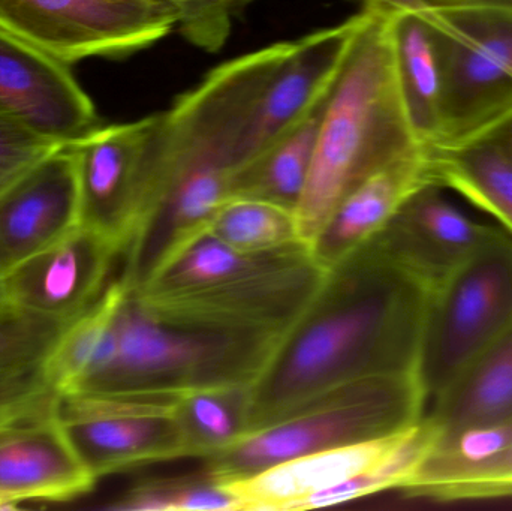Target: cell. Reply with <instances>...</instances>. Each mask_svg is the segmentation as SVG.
<instances>
[{"instance_id":"obj_1","label":"cell","mask_w":512,"mask_h":511,"mask_svg":"<svg viewBox=\"0 0 512 511\" xmlns=\"http://www.w3.org/2000/svg\"><path fill=\"white\" fill-rule=\"evenodd\" d=\"M429 297L370 242L328 269L252 384V431L334 387L417 375Z\"/></svg>"},{"instance_id":"obj_2","label":"cell","mask_w":512,"mask_h":511,"mask_svg":"<svg viewBox=\"0 0 512 511\" xmlns=\"http://www.w3.org/2000/svg\"><path fill=\"white\" fill-rule=\"evenodd\" d=\"M367 11L295 41L216 66L159 113L144 198L159 180L192 167L237 171L327 96L366 23Z\"/></svg>"},{"instance_id":"obj_3","label":"cell","mask_w":512,"mask_h":511,"mask_svg":"<svg viewBox=\"0 0 512 511\" xmlns=\"http://www.w3.org/2000/svg\"><path fill=\"white\" fill-rule=\"evenodd\" d=\"M364 8L366 23L325 99L309 180L295 210L309 245L349 192L421 147L400 93L388 9Z\"/></svg>"},{"instance_id":"obj_4","label":"cell","mask_w":512,"mask_h":511,"mask_svg":"<svg viewBox=\"0 0 512 511\" xmlns=\"http://www.w3.org/2000/svg\"><path fill=\"white\" fill-rule=\"evenodd\" d=\"M325 273L309 243L240 251L204 231L134 291L177 320L282 336L309 305Z\"/></svg>"},{"instance_id":"obj_5","label":"cell","mask_w":512,"mask_h":511,"mask_svg":"<svg viewBox=\"0 0 512 511\" xmlns=\"http://www.w3.org/2000/svg\"><path fill=\"white\" fill-rule=\"evenodd\" d=\"M282 336L233 332L177 320L126 287L113 350L78 393H168L254 384Z\"/></svg>"},{"instance_id":"obj_6","label":"cell","mask_w":512,"mask_h":511,"mask_svg":"<svg viewBox=\"0 0 512 511\" xmlns=\"http://www.w3.org/2000/svg\"><path fill=\"white\" fill-rule=\"evenodd\" d=\"M427 401L415 374L352 381L309 399L206 459V471L219 482H236L297 456L391 437L417 425Z\"/></svg>"},{"instance_id":"obj_7","label":"cell","mask_w":512,"mask_h":511,"mask_svg":"<svg viewBox=\"0 0 512 511\" xmlns=\"http://www.w3.org/2000/svg\"><path fill=\"white\" fill-rule=\"evenodd\" d=\"M512 324V236L501 230L430 293L417 378L433 399Z\"/></svg>"},{"instance_id":"obj_8","label":"cell","mask_w":512,"mask_h":511,"mask_svg":"<svg viewBox=\"0 0 512 511\" xmlns=\"http://www.w3.org/2000/svg\"><path fill=\"white\" fill-rule=\"evenodd\" d=\"M424 11L441 51L444 99L441 134L435 143H444L512 110V9Z\"/></svg>"},{"instance_id":"obj_9","label":"cell","mask_w":512,"mask_h":511,"mask_svg":"<svg viewBox=\"0 0 512 511\" xmlns=\"http://www.w3.org/2000/svg\"><path fill=\"white\" fill-rule=\"evenodd\" d=\"M177 26L176 12L153 0H0V32L68 65L131 56Z\"/></svg>"},{"instance_id":"obj_10","label":"cell","mask_w":512,"mask_h":511,"mask_svg":"<svg viewBox=\"0 0 512 511\" xmlns=\"http://www.w3.org/2000/svg\"><path fill=\"white\" fill-rule=\"evenodd\" d=\"M180 395L74 393L59 396L57 419L96 480L152 462L188 458L174 416Z\"/></svg>"},{"instance_id":"obj_11","label":"cell","mask_w":512,"mask_h":511,"mask_svg":"<svg viewBox=\"0 0 512 511\" xmlns=\"http://www.w3.org/2000/svg\"><path fill=\"white\" fill-rule=\"evenodd\" d=\"M432 401L429 455L459 464L512 443V324Z\"/></svg>"},{"instance_id":"obj_12","label":"cell","mask_w":512,"mask_h":511,"mask_svg":"<svg viewBox=\"0 0 512 511\" xmlns=\"http://www.w3.org/2000/svg\"><path fill=\"white\" fill-rule=\"evenodd\" d=\"M159 113L98 126L68 144L77 164L83 227L116 243L123 254L143 206L147 152Z\"/></svg>"},{"instance_id":"obj_13","label":"cell","mask_w":512,"mask_h":511,"mask_svg":"<svg viewBox=\"0 0 512 511\" xmlns=\"http://www.w3.org/2000/svg\"><path fill=\"white\" fill-rule=\"evenodd\" d=\"M119 258L116 243L80 225L0 276V294L27 314L68 323L107 290Z\"/></svg>"},{"instance_id":"obj_14","label":"cell","mask_w":512,"mask_h":511,"mask_svg":"<svg viewBox=\"0 0 512 511\" xmlns=\"http://www.w3.org/2000/svg\"><path fill=\"white\" fill-rule=\"evenodd\" d=\"M441 189H418L370 240L382 257L430 293L502 230L468 218Z\"/></svg>"},{"instance_id":"obj_15","label":"cell","mask_w":512,"mask_h":511,"mask_svg":"<svg viewBox=\"0 0 512 511\" xmlns=\"http://www.w3.org/2000/svg\"><path fill=\"white\" fill-rule=\"evenodd\" d=\"M68 63L0 32V113L69 144L101 126Z\"/></svg>"},{"instance_id":"obj_16","label":"cell","mask_w":512,"mask_h":511,"mask_svg":"<svg viewBox=\"0 0 512 511\" xmlns=\"http://www.w3.org/2000/svg\"><path fill=\"white\" fill-rule=\"evenodd\" d=\"M80 225L77 164L65 144L0 194V276Z\"/></svg>"},{"instance_id":"obj_17","label":"cell","mask_w":512,"mask_h":511,"mask_svg":"<svg viewBox=\"0 0 512 511\" xmlns=\"http://www.w3.org/2000/svg\"><path fill=\"white\" fill-rule=\"evenodd\" d=\"M53 413L0 428V498L68 501L95 485Z\"/></svg>"},{"instance_id":"obj_18","label":"cell","mask_w":512,"mask_h":511,"mask_svg":"<svg viewBox=\"0 0 512 511\" xmlns=\"http://www.w3.org/2000/svg\"><path fill=\"white\" fill-rule=\"evenodd\" d=\"M430 180L424 147L391 162L349 192L310 242L325 270L369 243L412 194Z\"/></svg>"},{"instance_id":"obj_19","label":"cell","mask_w":512,"mask_h":511,"mask_svg":"<svg viewBox=\"0 0 512 511\" xmlns=\"http://www.w3.org/2000/svg\"><path fill=\"white\" fill-rule=\"evenodd\" d=\"M423 147L433 185L459 192L512 236V110L465 137Z\"/></svg>"},{"instance_id":"obj_20","label":"cell","mask_w":512,"mask_h":511,"mask_svg":"<svg viewBox=\"0 0 512 511\" xmlns=\"http://www.w3.org/2000/svg\"><path fill=\"white\" fill-rule=\"evenodd\" d=\"M405 432L297 456L227 485L236 492L245 511L297 510L310 495L331 488L384 458Z\"/></svg>"},{"instance_id":"obj_21","label":"cell","mask_w":512,"mask_h":511,"mask_svg":"<svg viewBox=\"0 0 512 511\" xmlns=\"http://www.w3.org/2000/svg\"><path fill=\"white\" fill-rule=\"evenodd\" d=\"M391 44L403 104L421 146L441 134L444 71L435 29L424 9L388 8Z\"/></svg>"},{"instance_id":"obj_22","label":"cell","mask_w":512,"mask_h":511,"mask_svg":"<svg viewBox=\"0 0 512 511\" xmlns=\"http://www.w3.org/2000/svg\"><path fill=\"white\" fill-rule=\"evenodd\" d=\"M325 99L327 96L291 131L234 173L231 198H251L297 210L309 180Z\"/></svg>"},{"instance_id":"obj_23","label":"cell","mask_w":512,"mask_h":511,"mask_svg":"<svg viewBox=\"0 0 512 511\" xmlns=\"http://www.w3.org/2000/svg\"><path fill=\"white\" fill-rule=\"evenodd\" d=\"M125 291L119 276L57 336L42 362L45 378L57 395L81 392L107 362L113 350L114 320Z\"/></svg>"},{"instance_id":"obj_24","label":"cell","mask_w":512,"mask_h":511,"mask_svg":"<svg viewBox=\"0 0 512 511\" xmlns=\"http://www.w3.org/2000/svg\"><path fill=\"white\" fill-rule=\"evenodd\" d=\"M251 387H207L179 396L174 416L182 429L188 458H212L251 434Z\"/></svg>"},{"instance_id":"obj_25","label":"cell","mask_w":512,"mask_h":511,"mask_svg":"<svg viewBox=\"0 0 512 511\" xmlns=\"http://www.w3.org/2000/svg\"><path fill=\"white\" fill-rule=\"evenodd\" d=\"M400 491L441 501L512 497V443L462 464L417 468Z\"/></svg>"},{"instance_id":"obj_26","label":"cell","mask_w":512,"mask_h":511,"mask_svg":"<svg viewBox=\"0 0 512 511\" xmlns=\"http://www.w3.org/2000/svg\"><path fill=\"white\" fill-rule=\"evenodd\" d=\"M432 446V432L426 420L405 432L399 443L366 470L331 488L316 492L303 501L297 510L321 509L360 500L387 489H400Z\"/></svg>"},{"instance_id":"obj_27","label":"cell","mask_w":512,"mask_h":511,"mask_svg":"<svg viewBox=\"0 0 512 511\" xmlns=\"http://www.w3.org/2000/svg\"><path fill=\"white\" fill-rule=\"evenodd\" d=\"M207 231L240 251H273L304 242L295 212L251 198H231L216 213Z\"/></svg>"},{"instance_id":"obj_28","label":"cell","mask_w":512,"mask_h":511,"mask_svg":"<svg viewBox=\"0 0 512 511\" xmlns=\"http://www.w3.org/2000/svg\"><path fill=\"white\" fill-rule=\"evenodd\" d=\"M110 511H243L236 492L209 473L138 483L105 504Z\"/></svg>"},{"instance_id":"obj_29","label":"cell","mask_w":512,"mask_h":511,"mask_svg":"<svg viewBox=\"0 0 512 511\" xmlns=\"http://www.w3.org/2000/svg\"><path fill=\"white\" fill-rule=\"evenodd\" d=\"M68 323L27 314L9 305L0 294V371L44 362Z\"/></svg>"},{"instance_id":"obj_30","label":"cell","mask_w":512,"mask_h":511,"mask_svg":"<svg viewBox=\"0 0 512 511\" xmlns=\"http://www.w3.org/2000/svg\"><path fill=\"white\" fill-rule=\"evenodd\" d=\"M57 402L42 363L0 371V428L53 413Z\"/></svg>"},{"instance_id":"obj_31","label":"cell","mask_w":512,"mask_h":511,"mask_svg":"<svg viewBox=\"0 0 512 511\" xmlns=\"http://www.w3.org/2000/svg\"><path fill=\"white\" fill-rule=\"evenodd\" d=\"M65 146L0 113V194L39 161Z\"/></svg>"},{"instance_id":"obj_32","label":"cell","mask_w":512,"mask_h":511,"mask_svg":"<svg viewBox=\"0 0 512 511\" xmlns=\"http://www.w3.org/2000/svg\"><path fill=\"white\" fill-rule=\"evenodd\" d=\"M385 8L457 9V8H507L512 0H385Z\"/></svg>"},{"instance_id":"obj_33","label":"cell","mask_w":512,"mask_h":511,"mask_svg":"<svg viewBox=\"0 0 512 511\" xmlns=\"http://www.w3.org/2000/svg\"><path fill=\"white\" fill-rule=\"evenodd\" d=\"M245 2H249V0H233L234 6H236V8L239 5H243Z\"/></svg>"}]
</instances>
